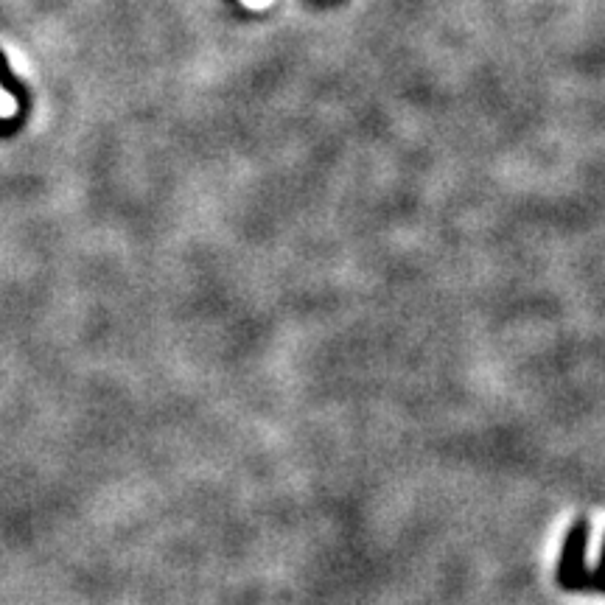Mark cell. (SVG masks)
I'll list each match as a JSON object with an SVG mask.
<instances>
[{
    "mask_svg": "<svg viewBox=\"0 0 605 605\" xmlns=\"http://www.w3.org/2000/svg\"><path fill=\"white\" fill-rule=\"evenodd\" d=\"M586 533L589 527L586 524H577L569 541H566V549H563V561L561 569H558V577L563 580V586L569 589H577L580 580H583V555H586Z\"/></svg>",
    "mask_w": 605,
    "mask_h": 605,
    "instance_id": "obj_1",
    "label": "cell"
},
{
    "mask_svg": "<svg viewBox=\"0 0 605 605\" xmlns=\"http://www.w3.org/2000/svg\"><path fill=\"white\" fill-rule=\"evenodd\" d=\"M600 589H605V549H603V569H600Z\"/></svg>",
    "mask_w": 605,
    "mask_h": 605,
    "instance_id": "obj_2",
    "label": "cell"
}]
</instances>
